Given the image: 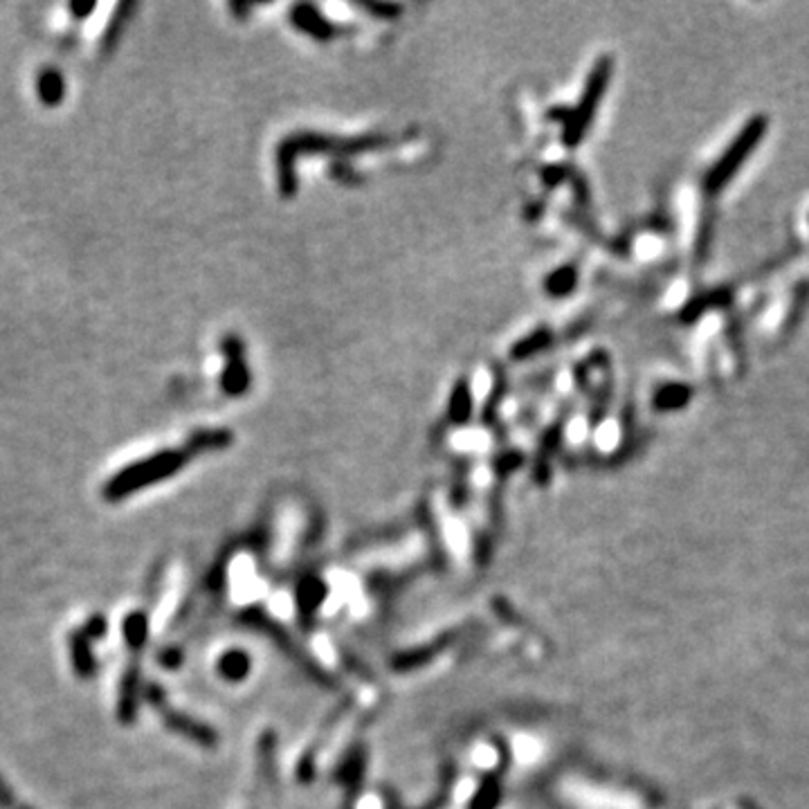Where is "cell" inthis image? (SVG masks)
Masks as SVG:
<instances>
[{
  "mask_svg": "<svg viewBox=\"0 0 809 809\" xmlns=\"http://www.w3.org/2000/svg\"><path fill=\"white\" fill-rule=\"evenodd\" d=\"M36 92L45 106H59L66 97V79L57 67H43L36 77Z\"/></svg>",
  "mask_w": 809,
  "mask_h": 809,
  "instance_id": "5",
  "label": "cell"
},
{
  "mask_svg": "<svg viewBox=\"0 0 809 809\" xmlns=\"http://www.w3.org/2000/svg\"><path fill=\"white\" fill-rule=\"evenodd\" d=\"M135 10H137L135 3H122V5H117V10L113 12V19L108 20L106 29H104V36H101V54H104V57L117 48V43H120V39L124 36L126 25H129Z\"/></svg>",
  "mask_w": 809,
  "mask_h": 809,
  "instance_id": "4",
  "label": "cell"
},
{
  "mask_svg": "<svg viewBox=\"0 0 809 809\" xmlns=\"http://www.w3.org/2000/svg\"><path fill=\"white\" fill-rule=\"evenodd\" d=\"M656 400L661 403V407H681L688 400V389H684V387H668V389L661 391Z\"/></svg>",
  "mask_w": 809,
  "mask_h": 809,
  "instance_id": "6",
  "label": "cell"
},
{
  "mask_svg": "<svg viewBox=\"0 0 809 809\" xmlns=\"http://www.w3.org/2000/svg\"><path fill=\"white\" fill-rule=\"evenodd\" d=\"M0 807H5V809H32V807H27L25 803H20V800H16L14 791L10 789V785H7V782L3 781V778H0Z\"/></svg>",
  "mask_w": 809,
  "mask_h": 809,
  "instance_id": "7",
  "label": "cell"
},
{
  "mask_svg": "<svg viewBox=\"0 0 809 809\" xmlns=\"http://www.w3.org/2000/svg\"><path fill=\"white\" fill-rule=\"evenodd\" d=\"M223 351L227 356V369L223 373V387H225L230 394H239V391L246 389L247 385V371L243 366L241 360V344L236 337H225L223 340Z\"/></svg>",
  "mask_w": 809,
  "mask_h": 809,
  "instance_id": "3",
  "label": "cell"
},
{
  "mask_svg": "<svg viewBox=\"0 0 809 809\" xmlns=\"http://www.w3.org/2000/svg\"><path fill=\"white\" fill-rule=\"evenodd\" d=\"M67 10H70V14H73L75 19L82 20V19H86L88 14H92V12H95V3H70V7H67Z\"/></svg>",
  "mask_w": 809,
  "mask_h": 809,
  "instance_id": "8",
  "label": "cell"
},
{
  "mask_svg": "<svg viewBox=\"0 0 809 809\" xmlns=\"http://www.w3.org/2000/svg\"><path fill=\"white\" fill-rule=\"evenodd\" d=\"M230 441L232 436L225 429H205V432L189 436L183 448L162 450V452H155L151 457L130 463L108 479L106 486H104V499L120 501L133 495V492L142 491V488H149L151 483L174 477L176 472L183 470L185 463L192 461L193 457H198L200 452H209V450L225 448Z\"/></svg>",
  "mask_w": 809,
  "mask_h": 809,
  "instance_id": "1",
  "label": "cell"
},
{
  "mask_svg": "<svg viewBox=\"0 0 809 809\" xmlns=\"http://www.w3.org/2000/svg\"><path fill=\"white\" fill-rule=\"evenodd\" d=\"M766 129H769V122H766L765 115H756L747 122V124L742 126L740 133L733 137L731 145L727 146L722 155H719L718 162L713 164V169L708 171L706 176V189L711 193H718L727 187L728 183L733 180V176L737 174L742 169V164L747 162L749 155L760 146L762 137L766 135Z\"/></svg>",
  "mask_w": 809,
  "mask_h": 809,
  "instance_id": "2",
  "label": "cell"
}]
</instances>
